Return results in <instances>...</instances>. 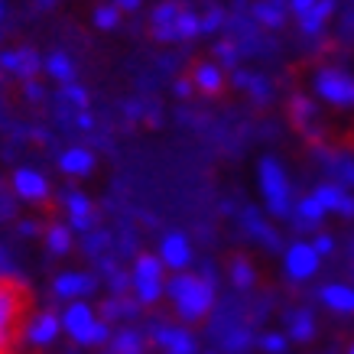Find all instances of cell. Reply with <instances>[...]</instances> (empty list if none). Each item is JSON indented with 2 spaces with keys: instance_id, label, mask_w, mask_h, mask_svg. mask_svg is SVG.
<instances>
[{
  "instance_id": "obj_1",
  "label": "cell",
  "mask_w": 354,
  "mask_h": 354,
  "mask_svg": "<svg viewBox=\"0 0 354 354\" xmlns=\"http://www.w3.org/2000/svg\"><path fill=\"white\" fill-rule=\"evenodd\" d=\"M30 290L17 279H0V354H10L13 344L30 325Z\"/></svg>"
},
{
  "instance_id": "obj_2",
  "label": "cell",
  "mask_w": 354,
  "mask_h": 354,
  "mask_svg": "<svg viewBox=\"0 0 354 354\" xmlns=\"http://www.w3.org/2000/svg\"><path fill=\"white\" fill-rule=\"evenodd\" d=\"M166 292L172 299V309L179 312L183 322H198L208 315L212 302H215V286L212 279L195 277V273H176L166 283Z\"/></svg>"
},
{
  "instance_id": "obj_3",
  "label": "cell",
  "mask_w": 354,
  "mask_h": 354,
  "mask_svg": "<svg viewBox=\"0 0 354 354\" xmlns=\"http://www.w3.org/2000/svg\"><path fill=\"white\" fill-rule=\"evenodd\" d=\"M257 179H260V195L267 202V212L277 218H286L292 212V189H290V176L286 169L279 166V160L273 156H263L260 160V169H257Z\"/></svg>"
},
{
  "instance_id": "obj_4",
  "label": "cell",
  "mask_w": 354,
  "mask_h": 354,
  "mask_svg": "<svg viewBox=\"0 0 354 354\" xmlns=\"http://www.w3.org/2000/svg\"><path fill=\"white\" fill-rule=\"evenodd\" d=\"M62 328L72 335L78 344H101V342H108V325L97 322L95 309H91L88 302H82V299L72 302V306L62 312Z\"/></svg>"
},
{
  "instance_id": "obj_5",
  "label": "cell",
  "mask_w": 354,
  "mask_h": 354,
  "mask_svg": "<svg viewBox=\"0 0 354 354\" xmlns=\"http://www.w3.org/2000/svg\"><path fill=\"white\" fill-rule=\"evenodd\" d=\"M162 260L153 257V254H140L137 263H133V273H130V283H133V292L143 306H153L166 292V279H162Z\"/></svg>"
},
{
  "instance_id": "obj_6",
  "label": "cell",
  "mask_w": 354,
  "mask_h": 354,
  "mask_svg": "<svg viewBox=\"0 0 354 354\" xmlns=\"http://www.w3.org/2000/svg\"><path fill=\"white\" fill-rule=\"evenodd\" d=\"M315 95L335 108H354V78L342 68H319L315 72Z\"/></svg>"
},
{
  "instance_id": "obj_7",
  "label": "cell",
  "mask_w": 354,
  "mask_h": 354,
  "mask_svg": "<svg viewBox=\"0 0 354 354\" xmlns=\"http://www.w3.org/2000/svg\"><path fill=\"white\" fill-rule=\"evenodd\" d=\"M319 250L309 244V241H296V244L286 247V254H283V267H286V277L302 283V279H312L319 273Z\"/></svg>"
},
{
  "instance_id": "obj_8",
  "label": "cell",
  "mask_w": 354,
  "mask_h": 354,
  "mask_svg": "<svg viewBox=\"0 0 354 354\" xmlns=\"http://www.w3.org/2000/svg\"><path fill=\"white\" fill-rule=\"evenodd\" d=\"M160 260H162V267L183 273V270L192 263V244H189V237L179 234V231L166 234L160 244Z\"/></svg>"
},
{
  "instance_id": "obj_9",
  "label": "cell",
  "mask_w": 354,
  "mask_h": 354,
  "mask_svg": "<svg viewBox=\"0 0 354 354\" xmlns=\"http://www.w3.org/2000/svg\"><path fill=\"white\" fill-rule=\"evenodd\" d=\"M13 192L20 195L23 202L39 205L49 198V183L39 169H17L13 172Z\"/></svg>"
},
{
  "instance_id": "obj_10",
  "label": "cell",
  "mask_w": 354,
  "mask_h": 354,
  "mask_svg": "<svg viewBox=\"0 0 354 354\" xmlns=\"http://www.w3.org/2000/svg\"><path fill=\"white\" fill-rule=\"evenodd\" d=\"M312 195H315V198L322 202L325 212H338V215H344V218H354V195L348 192L344 185H338V183H322Z\"/></svg>"
},
{
  "instance_id": "obj_11",
  "label": "cell",
  "mask_w": 354,
  "mask_h": 354,
  "mask_svg": "<svg viewBox=\"0 0 354 354\" xmlns=\"http://www.w3.org/2000/svg\"><path fill=\"white\" fill-rule=\"evenodd\" d=\"M91 290H95V277L88 273H59L53 283V292L59 299H82Z\"/></svg>"
},
{
  "instance_id": "obj_12",
  "label": "cell",
  "mask_w": 354,
  "mask_h": 354,
  "mask_svg": "<svg viewBox=\"0 0 354 354\" xmlns=\"http://www.w3.org/2000/svg\"><path fill=\"white\" fill-rule=\"evenodd\" d=\"M59 328H62V319H55L53 312H39V315H32L30 325H26V338H30V344L43 348V344L55 342Z\"/></svg>"
},
{
  "instance_id": "obj_13",
  "label": "cell",
  "mask_w": 354,
  "mask_h": 354,
  "mask_svg": "<svg viewBox=\"0 0 354 354\" xmlns=\"http://www.w3.org/2000/svg\"><path fill=\"white\" fill-rule=\"evenodd\" d=\"M183 10H185L183 3H176V0H162L160 7L153 10V17H150L153 36L162 39V43H172V26H176V20H179V13Z\"/></svg>"
},
{
  "instance_id": "obj_14",
  "label": "cell",
  "mask_w": 354,
  "mask_h": 354,
  "mask_svg": "<svg viewBox=\"0 0 354 354\" xmlns=\"http://www.w3.org/2000/svg\"><path fill=\"white\" fill-rule=\"evenodd\" d=\"M65 212H68V221L75 231H88L95 225V208L82 192H68L65 195Z\"/></svg>"
},
{
  "instance_id": "obj_15",
  "label": "cell",
  "mask_w": 354,
  "mask_h": 354,
  "mask_svg": "<svg viewBox=\"0 0 354 354\" xmlns=\"http://www.w3.org/2000/svg\"><path fill=\"white\" fill-rule=\"evenodd\" d=\"M192 85L198 88L202 95H218V91L225 88V72H221V65L198 62L192 68Z\"/></svg>"
},
{
  "instance_id": "obj_16",
  "label": "cell",
  "mask_w": 354,
  "mask_h": 354,
  "mask_svg": "<svg viewBox=\"0 0 354 354\" xmlns=\"http://www.w3.org/2000/svg\"><path fill=\"white\" fill-rule=\"evenodd\" d=\"M0 65H3L7 72H13V75L26 78V82L39 72V59H36L30 49H10V53H3L0 55Z\"/></svg>"
},
{
  "instance_id": "obj_17",
  "label": "cell",
  "mask_w": 354,
  "mask_h": 354,
  "mask_svg": "<svg viewBox=\"0 0 354 354\" xmlns=\"http://www.w3.org/2000/svg\"><path fill=\"white\" fill-rule=\"evenodd\" d=\"M59 169L65 172V176H88V172L95 169V153L85 150V147H72V150H65L62 156H59Z\"/></svg>"
},
{
  "instance_id": "obj_18",
  "label": "cell",
  "mask_w": 354,
  "mask_h": 354,
  "mask_svg": "<svg viewBox=\"0 0 354 354\" xmlns=\"http://www.w3.org/2000/svg\"><path fill=\"white\" fill-rule=\"evenodd\" d=\"M153 338L166 354H195V338L185 328H160Z\"/></svg>"
},
{
  "instance_id": "obj_19",
  "label": "cell",
  "mask_w": 354,
  "mask_h": 354,
  "mask_svg": "<svg viewBox=\"0 0 354 354\" xmlns=\"http://www.w3.org/2000/svg\"><path fill=\"white\" fill-rule=\"evenodd\" d=\"M322 302L328 306L332 312H338V315H354V290L351 286H344V283H328V286H322Z\"/></svg>"
},
{
  "instance_id": "obj_20",
  "label": "cell",
  "mask_w": 354,
  "mask_h": 354,
  "mask_svg": "<svg viewBox=\"0 0 354 354\" xmlns=\"http://www.w3.org/2000/svg\"><path fill=\"white\" fill-rule=\"evenodd\" d=\"M335 7H338L335 0H319V3L306 13V17H299V30L306 32V36H319V32L325 30V23L332 20Z\"/></svg>"
},
{
  "instance_id": "obj_21",
  "label": "cell",
  "mask_w": 354,
  "mask_h": 354,
  "mask_svg": "<svg viewBox=\"0 0 354 354\" xmlns=\"http://www.w3.org/2000/svg\"><path fill=\"white\" fill-rule=\"evenodd\" d=\"M286 10H290L286 0H260L257 7H254V17H257V23H263L267 30H277V26H283V20H286Z\"/></svg>"
},
{
  "instance_id": "obj_22",
  "label": "cell",
  "mask_w": 354,
  "mask_h": 354,
  "mask_svg": "<svg viewBox=\"0 0 354 354\" xmlns=\"http://www.w3.org/2000/svg\"><path fill=\"white\" fill-rule=\"evenodd\" d=\"M43 68L49 72V78L59 82V85H72V82H75V62H72L65 53H53L43 62Z\"/></svg>"
},
{
  "instance_id": "obj_23",
  "label": "cell",
  "mask_w": 354,
  "mask_h": 354,
  "mask_svg": "<svg viewBox=\"0 0 354 354\" xmlns=\"http://www.w3.org/2000/svg\"><path fill=\"white\" fill-rule=\"evenodd\" d=\"M198 32H202V17L195 10H183L179 20H176V26H172V43H176V39H195Z\"/></svg>"
},
{
  "instance_id": "obj_24",
  "label": "cell",
  "mask_w": 354,
  "mask_h": 354,
  "mask_svg": "<svg viewBox=\"0 0 354 354\" xmlns=\"http://www.w3.org/2000/svg\"><path fill=\"white\" fill-rule=\"evenodd\" d=\"M322 218H325V208L315 195L299 198V205H296V221H299V225H319Z\"/></svg>"
},
{
  "instance_id": "obj_25",
  "label": "cell",
  "mask_w": 354,
  "mask_h": 354,
  "mask_svg": "<svg viewBox=\"0 0 354 354\" xmlns=\"http://www.w3.org/2000/svg\"><path fill=\"white\" fill-rule=\"evenodd\" d=\"M46 247L53 254H68L72 250V227H65V225L46 227Z\"/></svg>"
},
{
  "instance_id": "obj_26",
  "label": "cell",
  "mask_w": 354,
  "mask_h": 354,
  "mask_svg": "<svg viewBox=\"0 0 354 354\" xmlns=\"http://www.w3.org/2000/svg\"><path fill=\"white\" fill-rule=\"evenodd\" d=\"M292 118L299 120V127H302V130H309V124H312L315 118H319V108L312 104L309 97L296 95V97H292Z\"/></svg>"
},
{
  "instance_id": "obj_27",
  "label": "cell",
  "mask_w": 354,
  "mask_h": 354,
  "mask_svg": "<svg viewBox=\"0 0 354 354\" xmlns=\"http://www.w3.org/2000/svg\"><path fill=\"white\" fill-rule=\"evenodd\" d=\"M312 335H315V319H312V312H296L292 315V338L296 342H309Z\"/></svg>"
},
{
  "instance_id": "obj_28",
  "label": "cell",
  "mask_w": 354,
  "mask_h": 354,
  "mask_svg": "<svg viewBox=\"0 0 354 354\" xmlns=\"http://www.w3.org/2000/svg\"><path fill=\"white\" fill-rule=\"evenodd\" d=\"M118 23H120V10L114 7V3H101V7L95 10V26L97 30L111 32V30H118Z\"/></svg>"
},
{
  "instance_id": "obj_29",
  "label": "cell",
  "mask_w": 354,
  "mask_h": 354,
  "mask_svg": "<svg viewBox=\"0 0 354 354\" xmlns=\"http://www.w3.org/2000/svg\"><path fill=\"white\" fill-rule=\"evenodd\" d=\"M234 78H237V85L247 88V91L257 97V101H267V97H270V85L260 75H244V72H237Z\"/></svg>"
},
{
  "instance_id": "obj_30",
  "label": "cell",
  "mask_w": 354,
  "mask_h": 354,
  "mask_svg": "<svg viewBox=\"0 0 354 354\" xmlns=\"http://www.w3.org/2000/svg\"><path fill=\"white\" fill-rule=\"evenodd\" d=\"M114 354H143V338L137 332H120L114 338Z\"/></svg>"
},
{
  "instance_id": "obj_31",
  "label": "cell",
  "mask_w": 354,
  "mask_h": 354,
  "mask_svg": "<svg viewBox=\"0 0 354 354\" xmlns=\"http://www.w3.org/2000/svg\"><path fill=\"white\" fill-rule=\"evenodd\" d=\"M231 279H234V286L247 290V286L254 283V267H250V263H247L244 257H237L234 263H231Z\"/></svg>"
},
{
  "instance_id": "obj_32",
  "label": "cell",
  "mask_w": 354,
  "mask_h": 354,
  "mask_svg": "<svg viewBox=\"0 0 354 354\" xmlns=\"http://www.w3.org/2000/svg\"><path fill=\"white\" fill-rule=\"evenodd\" d=\"M62 95L68 97V101H72L78 111L88 108V91H85V88H75V82H72V85H62Z\"/></svg>"
},
{
  "instance_id": "obj_33",
  "label": "cell",
  "mask_w": 354,
  "mask_h": 354,
  "mask_svg": "<svg viewBox=\"0 0 354 354\" xmlns=\"http://www.w3.org/2000/svg\"><path fill=\"white\" fill-rule=\"evenodd\" d=\"M221 23H225V13L215 7V10H208V13L202 17V32H215Z\"/></svg>"
},
{
  "instance_id": "obj_34",
  "label": "cell",
  "mask_w": 354,
  "mask_h": 354,
  "mask_svg": "<svg viewBox=\"0 0 354 354\" xmlns=\"http://www.w3.org/2000/svg\"><path fill=\"white\" fill-rule=\"evenodd\" d=\"M263 351H270V354H283L286 351V338L283 335H263Z\"/></svg>"
},
{
  "instance_id": "obj_35",
  "label": "cell",
  "mask_w": 354,
  "mask_h": 354,
  "mask_svg": "<svg viewBox=\"0 0 354 354\" xmlns=\"http://www.w3.org/2000/svg\"><path fill=\"white\" fill-rule=\"evenodd\" d=\"M286 3H290V13L296 17V20H299V17H306V13H309L312 7L319 3V0H286Z\"/></svg>"
},
{
  "instance_id": "obj_36",
  "label": "cell",
  "mask_w": 354,
  "mask_h": 354,
  "mask_svg": "<svg viewBox=\"0 0 354 354\" xmlns=\"http://www.w3.org/2000/svg\"><path fill=\"white\" fill-rule=\"evenodd\" d=\"M215 53H218V59H221L225 65H234V62H237V49H234L231 43H218Z\"/></svg>"
},
{
  "instance_id": "obj_37",
  "label": "cell",
  "mask_w": 354,
  "mask_h": 354,
  "mask_svg": "<svg viewBox=\"0 0 354 354\" xmlns=\"http://www.w3.org/2000/svg\"><path fill=\"white\" fill-rule=\"evenodd\" d=\"M312 247L319 250V257H325V254H332V247H335V241L328 234H319L315 241H312Z\"/></svg>"
},
{
  "instance_id": "obj_38",
  "label": "cell",
  "mask_w": 354,
  "mask_h": 354,
  "mask_svg": "<svg viewBox=\"0 0 354 354\" xmlns=\"http://www.w3.org/2000/svg\"><path fill=\"white\" fill-rule=\"evenodd\" d=\"M114 7H118L120 13H133L143 7V0H114Z\"/></svg>"
},
{
  "instance_id": "obj_39",
  "label": "cell",
  "mask_w": 354,
  "mask_h": 354,
  "mask_svg": "<svg viewBox=\"0 0 354 354\" xmlns=\"http://www.w3.org/2000/svg\"><path fill=\"white\" fill-rule=\"evenodd\" d=\"M192 88H195V85H192V78H189V82H179V85H176V95H183V97H185V95H192Z\"/></svg>"
},
{
  "instance_id": "obj_40",
  "label": "cell",
  "mask_w": 354,
  "mask_h": 354,
  "mask_svg": "<svg viewBox=\"0 0 354 354\" xmlns=\"http://www.w3.org/2000/svg\"><path fill=\"white\" fill-rule=\"evenodd\" d=\"M342 176L348 179V183H354V162H344V166H342Z\"/></svg>"
},
{
  "instance_id": "obj_41",
  "label": "cell",
  "mask_w": 354,
  "mask_h": 354,
  "mask_svg": "<svg viewBox=\"0 0 354 354\" xmlns=\"http://www.w3.org/2000/svg\"><path fill=\"white\" fill-rule=\"evenodd\" d=\"M30 97H43V88H39V85H30Z\"/></svg>"
},
{
  "instance_id": "obj_42",
  "label": "cell",
  "mask_w": 354,
  "mask_h": 354,
  "mask_svg": "<svg viewBox=\"0 0 354 354\" xmlns=\"http://www.w3.org/2000/svg\"><path fill=\"white\" fill-rule=\"evenodd\" d=\"M36 3H39V7H49V3H55V0H36Z\"/></svg>"
},
{
  "instance_id": "obj_43",
  "label": "cell",
  "mask_w": 354,
  "mask_h": 354,
  "mask_svg": "<svg viewBox=\"0 0 354 354\" xmlns=\"http://www.w3.org/2000/svg\"><path fill=\"white\" fill-rule=\"evenodd\" d=\"M348 354H354V344H351V351H348Z\"/></svg>"
},
{
  "instance_id": "obj_44",
  "label": "cell",
  "mask_w": 354,
  "mask_h": 354,
  "mask_svg": "<svg viewBox=\"0 0 354 354\" xmlns=\"http://www.w3.org/2000/svg\"><path fill=\"white\" fill-rule=\"evenodd\" d=\"M0 17H3V7H0Z\"/></svg>"
}]
</instances>
